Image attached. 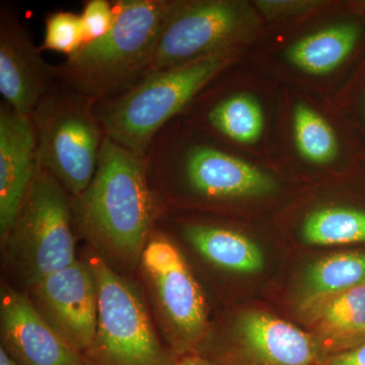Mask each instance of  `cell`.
Listing matches in <instances>:
<instances>
[{"label": "cell", "instance_id": "obj_3", "mask_svg": "<svg viewBox=\"0 0 365 365\" xmlns=\"http://www.w3.org/2000/svg\"><path fill=\"white\" fill-rule=\"evenodd\" d=\"M227 48L202 58L145 76L98 117L106 137L144 155L157 132L232 61Z\"/></svg>", "mask_w": 365, "mask_h": 365}, {"label": "cell", "instance_id": "obj_12", "mask_svg": "<svg viewBox=\"0 0 365 365\" xmlns=\"http://www.w3.org/2000/svg\"><path fill=\"white\" fill-rule=\"evenodd\" d=\"M57 67L42 56L13 14L1 11L0 20V93L6 105L31 117L42 98L52 91Z\"/></svg>", "mask_w": 365, "mask_h": 365}, {"label": "cell", "instance_id": "obj_5", "mask_svg": "<svg viewBox=\"0 0 365 365\" xmlns=\"http://www.w3.org/2000/svg\"><path fill=\"white\" fill-rule=\"evenodd\" d=\"M98 294V325L86 365H175L177 359L158 339L148 309L131 283L102 257L88 261Z\"/></svg>", "mask_w": 365, "mask_h": 365}, {"label": "cell", "instance_id": "obj_27", "mask_svg": "<svg viewBox=\"0 0 365 365\" xmlns=\"http://www.w3.org/2000/svg\"><path fill=\"white\" fill-rule=\"evenodd\" d=\"M364 6H365V1L364 2Z\"/></svg>", "mask_w": 365, "mask_h": 365}, {"label": "cell", "instance_id": "obj_4", "mask_svg": "<svg viewBox=\"0 0 365 365\" xmlns=\"http://www.w3.org/2000/svg\"><path fill=\"white\" fill-rule=\"evenodd\" d=\"M68 192L40 169L4 240L11 270L31 288L76 258Z\"/></svg>", "mask_w": 365, "mask_h": 365}, {"label": "cell", "instance_id": "obj_25", "mask_svg": "<svg viewBox=\"0 0 365 365\" xmlns=\"http://www.w3.org/2000/svg\"><path fill=\"white\" fill-rule=\"evenodd\" d=\"M175 365H218L199 354H189L178 359Z\"/></svg>", "mask_w": 365, "mask_h": 365}, {"label": "cell", "instance_id": "obj_2", "mask_svg": "<svg viewBox=\"0 0 365 365\" xmlns=\"http://www.w3.org/2000/svg\"><path fill=\"white\" fill-rule=\"evenodd\" d=\"M114 6L112 30L86 43L56 69L71 91L91 103L129 91L145 78L174 2L121 0Z\"/></svg>", "mask_w": 365, "mask_h": 365}, {"label": "cell", "instance_id": "obj_9", "mask_svg": "<svg viewBox=\"0 0 365 365\" xmlns=\"http://www.w3.org/2000/svg\"><path fill=\"white\" fill-rule=\"evenodd\" d=\"M323 359L313 334L265 312L249 311L209 360L218 365H319Z\"/></svg>", "mask_w": 365, "mask_h": 365}, {"label": "cell", "instance_id": "obj_7", "mask_svg": "<svg viewBox=\"0 0 365 365\" xmlns=\"http://www.w3.org/2000/svg\"><path fill=\"white\" fill-rule=\"evenodd\" d=\"M178 356L195 354L207 329V309L181 251L168 237L151 235L140 260Z\"/></svg>", "mask_w": 365, "mask_h": 365}, {"label": "cell", "instance_id": "obj_18", "mask_svg": "<svg viewBox=\"0 0 365 365\" xmlns=\"http://www.w3.org/2000/svg\"><path fill=\"white\" fill-rule=\"evenodd\" d=\"M359 38L354 25H339L312 34L288 49L287 56L294 66L307 73H329L349 56Z\"/></svg>", "mask_w": 365, "mask_h": 365}, {"label": "cell", "instance_id": "obj_15", "mask_svg": "<svg viewBox=\"0 0 365 365\" xmlns=\"http://www.w3.org/2000/svg\"><path fill=\"white\" fill-rule=\"evenodd\" d=\"M365 285V251L343 252L321 259L307 270L299 294L304 319L331 299Z\"/></svg>", "mask_w": 365, "mask_h": 365}, {"label": "cell", "instance_id": "obj_24", "mask_svg": "<svg viewBox=\"0 0 365 365\" xmlns=\"http://www.w3.org/2000/svg\"><path fill=\"white\" fill-rule=\"evenodd\" d=\"M319 365H365V342L346 351L328 355Z\"/></svg>", "mask_w": 365, "mask_h": 365}, {"label": "cell", "instance_id": "obj_23", "mask_svg": "<svg viewBox=\"0 0 365 365\" xmlns=\"http://www.w3.org/2000/svg\"><path fill=\"white\" fill-rule=\"evenodd\" d=\"M81 19L86 44L101 39L112 30L116 21V9L107 0H90L83 6Z\"/></svg>", "mask_w": 365, "mask_h": 365}, {"label": "cell", "instance_id": "obj_19", "mask_svg": "<svg viewBox=\"0 0 365 365\" xmlns=\"http://www.w3.org/2000/svg\"><path fill=\"white\" fill-rule=\"evenodd\" d=\"M307 244L318 246L365 242V211L331 207L307 216L302 227Z\"/></svg>", "mask_w": 365, "mask_h": 365}, {"label": "cell", "instance_id": "obj_16", "mask_svg": "<svg viewBox=\"0 0 365 365\" xmlns=\"http://www.w3.org/2000/svg\"><path fill=\"white\" fill-rule=\"evenodd\" d=\"M307 321L324 357L346 351L365 342V285L331 299Z\"/></svg>", "mask_w": 365, "mask_h": 365}, {"label": "cell", "instance_id": "obj_1", "mask_svg": "<svg viewBox=\"0 0 365 365\" xmlns=\"http://www.w3.org/2000/svg\"><path fill=\"white\" fill-rule=\"evenodd\" d=\"M76 200L78 222L91 241L114 260L137 265L153 220L143 155L105 136L95 176Z\"/></svg>", "mask_w": 365, "mask_h": 365}, {"label": "cell", "instance_id": "obj_13", "mask_svg": "<svg viewBox=\"0 0 365 365\" xmlns=\"http://www.w3.org/2000/svg\"><path fill=\"white\" fill-rule=\"evenodd\" d=\"M41 169L31 117L6 104L0 110V235L4 242Z\"/></svg>", "mask_w": 365, "mask_h": 365}, {"label": "cell", "instance_id": "obj_10", "mask_svg": "<svg viewBox=\"0 0 365 365\" xmlns=\"http://www.w3.org/2000/svg\"><path fill=\"white\" fill-rule=\"evenodd\" d=\"M38 312L79 352L90 347L98 325V294L88 263L76 260L29 288Z\"/></svg>", "mask_w": 365, "mask_h": 365}, {"label": "cell", "instance_id": "obj_8", "mask_svg": "<svg viewBox=\"0 0 365 365\" xmlns=\"http://www.w3.org/2000/svg\"><path fill=\"white\" fill-rule=\"evenodd\" d=\"M246 21L244 7L235 2H174L146 76L232 48Z\"/></svg>", "mask_w": 365, "mask_h": 365}, {"label": "cell", "instance_id": "obj_20", "mask_svg": "<svg viewBox=\"0 0 365 365\" xmlns=\"http://www.w3.org/2000/svg\"><path fill=\"white\" fill-rule=\"evenodd\" d=\"M209 122L223 135L240 143H254L264 128L259 103L247 93L225 98L209 113Z\"/></svg>", "mask_w": 365, "mask_h": 365}, {"label": "cell", "instance_id": "obj_14", "mask_svg": "<svg viewBox=\"0 0 365 365\" xmlns=\"http://www.w3.org/2000/svg\"><path fill=\"white\" fill-rule=\"evenodd\" d=\"M190 186L215 199L258 196L275 188V182L251 163L207 146L193 148L185 165Z\"/></svg>", "mask_w": 365, "mask_h": 365}, {"label": "cell", "instance_id": "obj_22", "mask_svg": "<svg viewBox=\"0 0 365 365\" xmlns=\"http://www.w3.org/2000/svg\"><path fill=\"white\" fill-rule=\"evenodd\" d=\"M86 44L81 14L72 11H56L46 19L42 51L62 53L71 57Z\"/></svg>", "mask_w": 365, "mask_h": 365}, {"label": "cell", "instance_id": "obj_26", "mask_svg": "<svg viewBox=\"0 0 365 365\" xmlns=\"http://www.w3.org/2000/svg\"><path fill=\"white\" fill-rule=\"evenodd\" d=\"M0 365H19L4 347H0Z\"/></svg>", "mask_w": 365, "mask_h": 365}, {"label": "cell", "instance_id": "obj_17", "mask_svg": "<svg viewBox=\"0 0 365 365\" xmlns=\"http://www.w3.org/2000/svg\"><path fill=\"white\" fill-rule=\"evenodd\" d=\"M185 235L201 256L217 267L239 274L258 272L263 254L246 235L211 225H189Z\"/></svg>", "mask_w": 365, "mask_h": 365}, {"label": "cell", "instance_id": "obj_21", "mask_svg": "<svg viewBox=\"0 0 365 365\" xmlns=\"http://www.w3.org/2000/svg\"><path fill=\"white\" fill-rule=\"evenodd\" d=\"M294 129L297 148L307 160L321 165L335 158L338 151L335 133L312 108L304 104L295 107Z\"/></svg>", "mask_w": 365, "mask_h": 365}, {"label": "cell", "instance_id": "obj_11", "mask_svg": "<svg viewBox=\"0 0 365 365\" xmlns=\"http://www.w3.org/2000/svg\"><path fill=\"white\" fill-rule=\"evenodd\" d=\"M0 318L1 346L19 365H86L83 353L50 326L28 294L2 288Z\"/></svg>", "mask_w": 365, "mask_h": 365}, {"label": "cell", "instance_id": "obj_6", "mask_svg": "<svg viewBox=\"0 0 365 365\" xmlns=\"http://www.w3.org/2000/svg\"><path fill=\"white\" fill-rule=\"evenodd\" d=\"M41 169L52 175L74 198L97 170L105 134L91 102L74 93L50 91L31 115Z\"/></svg>", "mask_w": 365, "mask_h": 365}]
</instances>
